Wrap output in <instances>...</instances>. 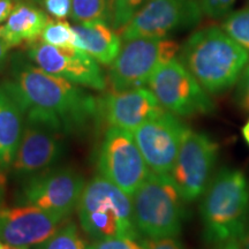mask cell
Masks as SVG:
<instances>
[{
    "mask_svg": "<svg viewBox=\"0 0 249 249\" xmlns=\"http://www.w3.org/2000/svg\"><path fill=\"white\" fill-rule=\"evenodd\" d=\"M1 247H2V242L0 241V248H1Z\"/></svg>",
    "mask_w": 249,
    "mask_h": 249,
    "instance_id": "8d00e7d4",
    "label": "cell"
},
{
    "mask_svg": "<svg viewBox=\"0 0 249 249\" xmlns=\"http://www.w3.org/2000/svg\"><path fill=\"white\" fill-rule=\"evenodd\" d=\"M49 21L42 9L29 2H18L4 24L0 26V37L13 48L22 43H34L39 38Z\"/></svg>",
    "mask_w": 249,
    "mask_h": 249,
    "instance_id": "ac0fdd59",
    "label": "cell"
},
{
    "mask_svg": "<svg viewBox=\"0 0 249 249\" xmlns=\"http://www.w3.org/2000/svg\"><path fill=\"white\" fill-rule=\"evenodd\" d=\"M179 61L205 91L216 95L238 82L249 62V52L223 29L209 27L188 37L180 48Z\"/></svg>",
    "mask_w": 249,
    "mask_h": 249,
    "instance_id": "7a4b0ae2",
    "label": "cell"
},
{
    "mask_svg": "<svg viewBox=\"0 0 249 249\" xmlns=\"http://www.w3.org/2000/svg\"><path fill=\"white\" fill-rule=\"evenodd\" d=\"M14 6L13 0H0V26L7 20Z\"/></svg>",
    "mask_w": 249,
    "mask_h": 249,
    "instance_id": "f546056e",
    "label": "cell"
},
{
    "mask_svg": "<svg viewBox=\"0 0 249 249\" xmlns=\"http://www.w3.org/2000/svg\"><path fill=\"white\" fill-rule=\"evenodd\" d=\"M9 49H11V46L0 37V71L5 67L6 62H7Z\"/></svg>",
    "mask_w": 249,
    "mask_h": 249,
    "instance_id": "1f68e13d",
    "label": "cell"
},
{
    "mask_svg": "<svg viewBox=\"0 0 249 249\" xmlns=\"http://www.w3.org/2000/svg\"><path fill=\"white\" fill-rule=\"evenodd\" d=\"M85 178L71 167H51L24 179L18 204H29L67 219L77 207Z\"/></svg>",
    "mask_w": 249,
    "mask_h": 249,
    "instance_id": "ba28073f",
    "label": "cell"
},
{
    "mask_svg": "<svg viewBox=\"0 0 249 249\" xmlns=\"http://www.w3.org/2000/svg\"><path fill=\"white\" fill-rule=\"evenodd\" d=\"M202 12L210 18H223L231 11L234 0H198Z\"/></svg>",
    "mask_w": 249,
    "mask_h": 249,
    "instance_id": "484cf974",
    "label": "cell"
},
{
    "mask_svg": "<svg viewBox=\"0 0 249 249\" xmlns=\"http://www.w3.org/2000/svg\"><path fill=\"white\" fill-rule=\"evenodd\" d=\"M218 143L208 134L188 129L183 136L170 176L187 202L203 195L216 166Z\"/></svg>",
    "mask_w": 249,
    "mask_h": 249,
    "instance_id": "30bf717a",
    "label": "cell"
},
{
    "mask_svg": "<svg viewBox=\"0 0 249 249\" xmlns=\"http://www.w3.org/2000/svg\"><path fill=\"white\" fill-rule=\"evenodd\" d=\"M213 249H245V247L240 241V238H232L213 245Z\"/></svg>",
    "mask_w": 249,
    "mask_h": 249,
    "instance_id": "4dcf8cb0",
    "label": "cell"
},
{
    "mask_svg": "<svg viewBox=\"0 0 249 249\" xmlns=\"http://www.w3.org/2000/svg\"><path fill=\"white\" fill-rule=\"evenodd\" d=\"M44 5L52 17L61 20L71 13V0H44Z\"/></svg>",
    "mask_w": 249,
    "mask_h": 249,
    "instance_id": "83f0119b",
    "label": "cell"
},
{
    "mask_svg": "<svg viewBox=\"0 0 249 249\" xmlns=\"http://www.w3.org/2000/svg\"><path fill=\"white\" fill-rule=\"evenodd\" d=\"M38 249H89L74 223L61 225L48 240L39 245Z\"/></svg>",
    "mask_w": 249,
    "mask_h": 249,
    "instance_id": "44dd1931",
    "label": "cell"
},
{
    "mask_svg": "<svg viewBox=\"0 0 249 249\" xmlns=\"http://www.w3.org/2000/svg\"><path fill=\"white\" fill-rule=\"evenodd\" d=\"M145 249H185L181 241L177 236L160 239H147L144 240Z\"/></svg>",
    "mask_w": 249,
    "mask_h": 249,
    "instance_id": "f1b7e54d",
    "label": "cell"
},
{
    "mask_svg": "<svg viewBox=\"0 0 249 249\" xmlns=\"http://www.w3.org/2000/svg\"><path fill=\"white\" fill-rule=\"evenodd\" d=\"M97 104L98 120L132 133L164 111L151 90L143 87L107 93Z\"/></svg>",
    "mask_w": 249,
    "mask_h": 249,
    "instance_id": "2e32d148",
    "label": "cell"
},
{
    "mask_svg": "<svg viewBox=\"0 0 249 249\" xmlns=\"http://www.w3.org/2000/svg\"><path fill=\"white\" fill-rule=\"evenodd\" d=\"M242 136H244L245 141L249 145V119L244 127H242Z\"/></svg>",
    "mask_w": 249,
    "mask_h": 249,
    "instance_id": "836d02e7",
    "label": "cell"
},
{
    "mask_svg": "<svg viewBox=\"0 0 249 249\" xmlns=\"http://www.w3.org/2000/svg\"><path fill=\"white\" fill-rule=\"evenodd\" d=\"M81 227L90 238H140L132 197L101 174L86 183L77 203Z\"/></svg>",
    "mask_w": 249,
    "mask_h": 249,
    "instance_id": "277c9868",
    "label": "cell"
},
{
    "mask_svg": "<svg viewBox=\"0 0 249 249\" xmlns=\"http://www.w3.org/2000/svg\"><path fill=\"white\" fill-rule=\"evenodd\" d=\"M89 249H145L144 240L139 241L136 238H108L96 240L95 244L89 246Z\"/></svg>",
    "mask_w": 249,
    "mask_h": 249,
    "instance_id": "d4e9b609",
    "label": "cell"
},
{
    "mask_svg": "<svg viewBox=\"0 0 249 249\" xmlns=\"http://www.w3.org/2000/svg\"><path fill=\"white\" fill-rule=\"evenodd\" d=\"M198 0H149L121 29L124 42L140 37L165 38L201 21Z\"/></svg>",
    "mask_w": 249,
    "mask_h": 249,
    "instance_id": "8fae6325",
    "label": "cell"
},
{
    "mask_svg": "<svg viewBox=\"0 0 249 249\" xmlns=\"http://www.w3.org/2000/svg\"><path fill=\"white\" fill-rule=\"evenodd\" d=\"M114 0H71V18L76 23L102 21L112 23Z\"/></svg>",
    "mask_w": 249,
    "mask_h": 249,
    "instance_id": "ffe728a7",
    "label": "cell"
},
{
    "mask_svg": "<svg viewBox=\"0 0 249 249\" xmlns=\"http://www.w3.org/2000/svg\"><path fill=\"white\" fill-rule=\"evenodd\" d=\"M65 135L44 124L24 120L11 171L15 178L27 179L51 169L65 151Z\"/></svg>",
    "mask_w": 249,
    "mask_h": 249,
    "instance_id": "5bb4252c",
    "label": "cell"
},
{
    "mask_svg": "<svg viewBox=\"0 0 249 249\" xmlns=\"http://www.w3.org/2000/svg\"><path fill=\"white\" fill-rule=\"evenodd\" d=\"M223 30L249 52V8L230 14L224 22Z\"/></svg>",
    "mask_w": 249,
    "mask_h": 249,
    "instance_id": "603a6c76",
    "label": "cell"
},
{
    "mask_svg": "<svg viewBox=\"0 0 249 249\" xmlns=\"http://www.w3.org/2000/svg\"><path fill=\"white\" fill-rule=\"evenodd\" d=\"M145 0H114V11L112 27L114 30H121L129 22L134 14L141 8Z\"/></svg>",
    "mask_w": 249,
    "mask_h": 249,
    "instance_id": "cb8c5ba5",
    "label": "cell"
},
{
    "mask_svg": "<svg viewBox=\"0 0 249 249\" xmlns=\"http://www.w3.org/2000/svg\"><path fill=\"white\" fill-rule=\"evenodd\" d=\"M39 38L43 43L58 48H74L73 30L66 21H53L49 18Z\"/></svg>",
    "mask_w": 249,
    "mask_h": 249,
    "instance_id": "7402d4cb",
    "label": "cell"
},
{
    "mask_svg": "<svg viewBox=\"0 0 249 249\" xmlns=\"http://www.w3.org/2000/svg\"><path fill=\"white\" fill-rule=\"evenodd\" d=\"M186 200L170 174L151 172L132 196L134 219L148 239L178 236L187 217Z\"/></svg>",
    "mask_w": 249,
    "mask_h": 249,
    "instance_id": "5b68a950",
    "label": "cell"
},
{
    "mask_svg": "<svg viewBox=\"0 0 249 249\" xmlns=\"http://www.w3.org/2000/svg\"><path fill=\"white\" fill-rule=\"evenodd\" d=\"M23 126L22 111L0 85V174L11 170Z\"/></svg>",
    "mask_w": 249,
    "mask_h": 249,
    "instance_id": "d6986e66",
    "label": "cell"
},
{
    "mask_svg": "<svg viewBox=\"0 0 249 249\" xmlns=\"http://www.w3.org/2000/svg\"><path fill=\"white\" fill-rule=\"evenodd\" d=\"M240 241L242 242V245H244L245 249H249V211L247 218H246L244 230H242L240 234Z\"/></svg>",
    "mask_w": 249,
    "mask_h": 249,
    "instance_id": "d6a6232c",
    "label": "cell"
},
{
    "mask_svg": "<svg viewBox=\"0 0 249 249\" xmlns=\"http://www.w3.org/2000/svg\"><path fill=\"white\" fill-rule=\"evenodd\" d=\"M160 104L179 118L210 114L214 103L192 73L176 58L165 62L148 82Z\"/></svg>",
    "mask_w": 249,
    "mask_h": 249,
    "instance_id": "52a82bcc",
    "label": "cell"
},
{
    "mask_svg": "<svg viewBox=\"0 0 249 249\" xmlns=\"http://www.w3.org/2000/svg\"><path fill=\"white\" fill-rule=\"evenodd\" d=\"M235 99L239 107L249 113V62L246 65L236 82Z\"/></svg>",
    "mask_w": 249,
    "mask_h": 249,
    "instance_id": "4316f807",
    "label": "cell"
},
{
    "mask_svg": "<svg viewBox=\"0 0 249 249\" xmlns=\"http://www.w3.org/2000/svg\"><path fill=\"white\" fill-rule=\"evenodd\" d=\"M97 165L102 177L130 197L150 173L133 133L117 127H108L105 132Z\"/></svg>",
    "mask_w": 249,
    "mask_h": 249,
    "instance_id": "9c48e42d",
    "label": "cell"
},
{
    "mask_svg": "<svg viewBox=\"0 0 249 249\" xmlns=\"http://www.w3.org/2000/svg\"><path fill=\"white\" fill-rule=\"evenodd\" d=\"M28 58L43 71L71 83L98 91L107 88V79L98 62L80 49L58 48L34 42L28 50Z\"/></svg>",
    "mask_w": 249,
    "mask_h": 249,
    "instance_id": "4fadbf2b",
    "label": "cell"
},
{
    "mask_svg": "<svg viewBox=\"0 0 249 249\" xmlns=\"http://www.w3.org/2000/svg\"><path fill=\"white\" fill-rule=\"evenodd\" d=\"M179 51L178 43L166 37L126 40L111 64L108 80L112 91H124L147 85L155 71L176 58Z\"/></svg>",
    "mask_w": 249,
    "mask_h": 249,
    "instance_id": "8992f818",
    "label": "cell"
},
{
    "mask_svg": "<svg viewBox=\"0 0 249 249\" xmlns=\"http://www.w3.org/2000/svg\"><path fill=\"white\" fill-rule=\"evenodd\" d=\"M188 129L179 117L164 110L134 130L136 144L151 172L170 174Z\"/></svg>",
    "mask_w": 249,
    "mask_h": 249,
    "instance_id": "7c38bea8",
    "label": "cell"
},
{
    "mask_svg": "<svg viewBox=\"0 0 249 249\" xmlns=\"http://www.w3.org/2000/svg\"><path fill=\"white\" fill-rule=\"evenodd\" d=\"M202 196L200 214L204 240L216 245L240 238L249 211L247 176L238 169H220Z\"/></svg>",
    "mask_w": 249,
    "mask_h": 249,
    "instance_id": "3957f363",
    "label": "cell"
},
{
    "mask_svg": "<svg viewBox=\"0 0 249 249\" xmlns=\"http://www.w3.org/2000/svg\"><path fill=\"white\" fill-rule=\"evenodd\" d=\"M43 0H18V2H29V4H40Z\"/></svg>",
    "mask_w": 249,
    "mask_h": 249,
    "instance_id": "d590c367",
    "label": "cell"
},
{
    "mask_svg": "<svg viewBox=\"0 0 249 249\" xmlns=\"http://www.w3.org/2000/svg\"><path fill=\"white\" fill-rule=\"evenodd\" d=\"M74 34V48L103 65H111L119 54L121 39L113 28L102 21L79 23L71 27Z\"/></svg>",
    "mask_w": 249,
    "mask_h": 249,
    "instance_id": "e0dca14e",
    "label": "cell"
},
{
    "mask_svg": "<svg viewBox=\"0 0 249 249\" xmlns=\"http://www.w3.org/2000/svg\"><path fill=\"white\" fill-rule=\"evenodd\" d=\"M2 87L18 103L24 120L42 124L65 136L81 134L98 121L97 98L21 54L12 59L11 79Z\"/></svg>",
    "mask_w": 249,
    "mask_h": 249,
    "instance_id": "6da1fadb",
    "label": "cell"
},
{
    "mask_svg": "<svg viewBox=\"0 0 249 249\" xmlns=\"http://www.w3.org/2000/svg\"><path fill=\"white\" fill-rule=\"evenodd\" d=\"M66 219L29 204L0 208V241L14 247L40 245Z\"/></svg>",
    "mask_w": 249,
    "mask_h": 249,
    "instance_id": "9a60e30c",
    "label": "cell"
},
{
    "mask_svg": "<svg viewBox=\"0 0 249 249\" xmlns=\"http://www.w3.org/2000/svg\"><path fill=\"white\" fill-rule=\"evenodd\" d=\"M0 249H29V248H27V247H14V246H8V245L2 244V247Z\"/></svg>",
    "mask_w": 249,
    "mask_h": 249,
    "instance_id": "e575fe53",
    "label": "cell"
}]
</instances>
